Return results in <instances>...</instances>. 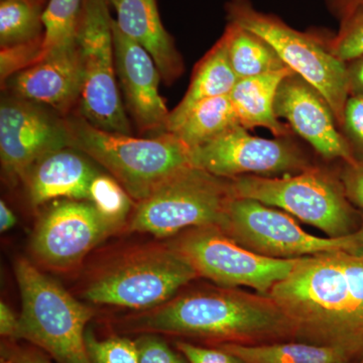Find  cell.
<instances>
[{
    "instance_id": "cell-34",
    "label": "cell",
    "mask_w": 363,
    "mask_h": 363,
    "mask_svg": "<svg viewBox=\"0 0 363 363\" xmlns=\"http://www.w3.org/2000/svg\"><path fill=\"white\" fill-rule=\"evenodd\" d=\"M339 174L348 199L363 213V162H343Z\"/></svg>"
},
{
    "instance_id": "cell-6",
    "label": "cell",
    "mask_w": 363,
    "mask_h": 363,
    "mask_svg": "<svg viewBox=\"0 0 363 363\" xmlns=\"http://www.w3.org/2000/svg\"><path fill=\"white\" fill-rule=\"evenodd\" d=\"M235 197L231 179L190 166L138 202L128 226L159 238H174L194 227L220 228Z\"/></svg>"
},
{
    "instance_id": "cell-2",
    "label": "cell",
    "mask_w": 363,
    "mask_h": 363,
    "mask_svg": "<svg viewBox=\"0 0 363 363\" xmlns=\"http://www.w3.org/2000/svg\"><path fill=\"white\" fill-rule=\"evenodd\" d=\"M128 332L194 339L211 346L295 340V328L269 295L206 286L177 294L123 323Z\"/></svg>"
},
{
    "instance_id": "cell-4",
    "label": "cell",
    "mask_w": 363,
    "mask_h": 363,
    "mask_svg": "<svg viewBox=\"0 0 363 363\" xmlns=\"http://www.w3.org/2000/svg\"><path fill=\"white\" fill-rule=\"evenodd\" d=\"M231 181L236 197L279 208L327 238L348 236L363 225V213L346 196L339 171L314 164L295 175H245Z\"/></svg>"
},
{
    "instance_id": "cell-18",
    "label": "cell",
    "mask_w": 363,
    "mask_h": 363,
    "mask_svg": "<svg viewBox=\"0 0 363 363\" xmlns=\"http://www.w3.org/2000/svg\"><path fill=\"white\" fill-rule=\"evenodd\" d=\"M113 7L119 30L149 52L162 80L173 84L185 69L175 40L162 26L157 0H116Z\"/></svg>"
},
{
    "instance_id": "cell-29",
    "label": "cell",
    "mask_w": 363,
    "mask_h": 363,
    "mask_svg": "<svg viewBox=\"0 0 363 363\" xmlns=\"http://www.w3.org/2000/svg\"><path fill=\"white\" fill-rule=\"evenodd\" d=\"M85 338L92 363H140L135 341L118 336L100 340L91 331Z\"/></svg>"
},
{
    "instance_id": "cell-27",
    "label": "cell",
    "mask_w": 363,
    "mask_h": 363,
    "mask_svg": "<svg viewBox=\"0 0 363 363\" xmlns=\"http://www.w3.org/2000/svg\"><path fill=\"white\" fill-rule=\"evenodd\" d=\"M89 201L102 217L117 229L133 207V198L112 176L97 173L89 189Z\"/></svg>"
},
{
    "instance_id": "cell-31",
    "label": "cell",
    "mask_w": 363,
    "mask_h": 363,
    "mask_svg": "<svg viewBox=\"0 0 363 363\" xmlns=\"http://www.w3.org/2000/svg\"><path fill=\"white\" fill-rule=\"evenodd\" d=\"M340 130L355 161L363 162V98H348Z\"/></svg>"
},
{
    "instance_id": "cell-5",
    "label": "cell",
    "mask_w": 363,
    "mask_h": 363,
    "mask_svg": "<svg viewBox=\"0 0 363 363\" xmlns=\"http://www.w3.org/2000/svg\"><path fill=\"white\" fill-rule=\"evenodd\" d=\"M14 271L21 298L16 339L38 346L58 363H92L85 337L94 311L28 260L18 259Z\"/></svg>"
},
{
    "instance_id": "cell-40",
    "label": "cell",
    "mask_w": 363,
    "mask_h": 363,
    "mask_svg": "<svg viewBox=\"0 0 363 363\" xmlns=\"http://www.w3.org/2000/svg\"><path fill=\"white\" fill-rule=\"evenodd\" d=\"M108 1H109V4H111V6L112 7H113V6H114V2H116V0H108Z\"/></svg>"
},
{
    "instance_id": "cell-41",
    "label": "cell",
    "mask_w": 363,
    "mask_h": 363,
    "mask_svg": "<svg viewBox=\"0 0 363 363\" xmlns=\"http://www.w3.org/2000/svg\"><path fill=\"white\" fill-rule=\"evenodd\" d=\"M357 363H363V357L362 358V359L359 360V362H358Z\"/></svg>"
},
{
    "instance_id": "cell-8",
    "label": "cell",
    "mask_w": 363,
    "mask_h": 363,
    "mask_svg": "<svg viewBox=\"0 0 363 363\" xmlns=\"http://www.w3.org/2000/svg\"><path fill=\"white\" fill-rule=\"evenodd\" d=\"M197 278L194 267L169 245L140 248L95 277L84 297L94 304L147 311L168 302Z\"/></svg>"
},
{
    "instance_id": "cell-1",
    "label": "cell",
    "mask_w": 363,
    "mask_h": 363,
    "mask_svg": "<svg viewBox=\"0 0 363 363\" xmlns=\"http://www.w3.org/2000/svg\"><path fill=\"white\" fill-rule=\"evenodd\" d=\"M269 297L295 328V340L363 357V253L345 250L298 259Z\"/></svg>"
},
{
    "instance_id": "cell-13",
    "label": "cell",
    "mask_w": 363,
    "mask_h": 363,
    "mask_svg": "<svg viewBox=\"0 0 363 363\" xmlns=\"http://www.w3.org/2000/svg\"><path fill=\"white\" fill-rule=\"evenodd\" d=\"M66 147H71L66 117L13 95L2 97L0 160L9 180H23L43 157Z\"/></svg>"
},
{
    "instance_id": "cell-23",
    "label": "cell",
    "mask_w": 363,
    "mask_h": 363,
    "mask_svg": "<svg viewBox=\"0 0 363 363\" xmlns=\"http://www.w3.org/2000/svg\"><path fill=\"white\" fill-rule=\"evenodd\" d=\"M227 55L238 79L255 77L288 68L266 40L235 23H227L222 35Z\"/></svg>"
},
{
    "instance_id": "cell-11",
    "label": "cell",
    "mask_w": 363,
    "mask_h": 363,
    "mask_svg": "<svg viewBox=\"0 0 363 363\" xmlns=\"http://www.w3.org/2000/svg\"><path fill=\"white\" fill-rule=\"evenodd\" d=\"M168 245L188 260L198 276L215 285L248 286L262 295H269L300 259H272L250 252L217 226L187 229Z\"/></svg>"
},
{
    "instance_id": "cell-22",
    "label": "cell",
    "mask_w": 363,
    "mask_h": 363,
    "mask_svg": "<svg viewBox=\"0 0 363 363\" xmlns=\"http://www.w3.org/2000/svg\"><path fill=\"white\" fill-rule=\"evenodd\" d=\"M223 348L245 363H357V358L345 351L329 346L315 345L301 341L240 345L221 344Z\"/></svg>"
},
{
    "instance_id": "cell-10",
    "label": "cell",
    "mask_w": 363,
    "mask_h": 363,
    "mask_svg": "<svg viewBox=\"0 0 363 363\" xmlns=\"http://www.w3.org/2000/svg\"><path fill=\"white\" fill-rule=\"evenodd\" d=\"M220 229L250 252L272 259H302L336 250L363 253V225L343 238H319L306 233L292 215L250 198H234Z\"/></svg>"
},
{
    "instance_id": "cell-25",
    "label": "cell",
    "mask_w": 363,
    "mask_h": 363,
    "mask_svg": "<svg viewBox=\"0 0 363 363\" xmlns=\"http://www.w3.org/2000/svg\"><path fill=\"white\" fill-rule=\"evenodd\" d=\"M45 6L47 0H1L0 48L43 39Z\"/></svg>"
},
{
    "instance_id": "cell-12",
    "label": "cell",
    "mask_w": 363,
    "mask_h": 363,
    "mask_svg": "<svg viewBox=\"0 0 363 363\" xmlns=\"http://www.w3.org/2000/svg\"><path fill=\"white\" fill-rule=\"evenodd\" d=\"M191 159L193 166L226 179L295 175L315 164L292 136L267 140L241 125L191 150Z\"/></svg>"
},
{
    "instance_id": "cell-14",
    "label": "cell",
    "mask_w": 363,
    "mask_h": 363,
    "mask_svg": "<svg viewBox=\"0 0 363 363\" xmlns=\"http://www.w3.org/2000/svg\"><path fill=\"white\" fill-rule=\"evenodd\" d=\"M116 230L87 200H65L40 217L32 250L45 266L69 269Z\"/></svg>"
},
{
    "instance_id": "cell-24",
    "label": "cell",
    "mask_w": 363,
    "mask_h": 363,
    "mask_svg": "<svg viewBox=\"0 0 363 363\" xmlns=\"http://www.w3.org/2000/svg\"><path fill=\"white\" fill-rule=\"evenodd\" d=\"M240 125L229 95L210 98L197 105L174 135L190 150L201 147Z\"/></svg>"
},
{
    "instance_id": "cell-20",
    "label": "cell",
    "mask_w": 363,
    "mask_h": 363,
    "mask_svg": "<svg viewBox=\"0 0 363 363\" xmlns=\"http://www.w3.org/2000/svg\"><path fill=\"white\" fill-rule=\"evenodd\" d=\"M290 68L262 74L255 77L238 79L229 97L247 130L264 128L276 138L292 136L290 125L279 121L274 112V100L281 81L293 73Z\"/></svg>"
},
{
    "instance_id": "cell-7",
    "label": "cell",
    "mask_w": 363,
    "mask_h": 363,
    "mask_svg": "<svg viewBox=\"0 0 363 363\" xmlns=\"http://www.w3.org/2000/svg\"><path fill=\"white\" fill-rule=\"evenodd\" d=\"M227 21L257 33L274 48L291 70L302 76L327 100L340 128L350 98L345 62L332 54L329 38L303 33L286 25L279 16L262 13L250 0H229Z\"/></svg>"
},
{
    "instance_id": "cell-17",
    "label": "cell",
    "mask_w": 363,
    "mask_h": 363,
    "mask_svg": "<svg viewBox=\"0 0 363 363\" xmlns=\"http://www.w3.org/2000/svg\"><path fill=\"white\" fill-rule=\"evenodd\" d=\"M83 84L82 60L76 44L45 55L1 86L14 97L44 105L65 116L80 101Z\"/></svg>"
},
{
    "instance_id": "cell-15",
    "label": "cell",
    "mask_w": 363,
    "mask_h": 363,
    "mask_svg": "<svg viewBox=\"0 0 363 363\" xmlns=\"http://www.w3.org/2000/svg\"><path fill=\"white\" fill-rule=\"evenodd\" d=\"M274 112L279 118L286 119L292 130L325 161L357 162L330 105L311 83L295 72L281 81Z\"/></svg>"
},
{
    "instance_id": "cell-35",
    "label": "cell",
    "mask_w": 363,
    "mask_h": 363,
    "mask_svg": "<svg viewBox=\"0 0 363 363\" xmlns=\"http://www.w3.org/2000/svg\"><path fill=\"white\" fill-rule=\"evenodd\" d=\"M4 358L11 363H52L45 355L33 348L23 347V346L9 345L4 346Z\"/></svg>"
},
{
    "instance_id": "cell-32",
    "label": "cell",
    "mask_w": 363,
    "mask_h": 363,
    "mask_svg": "<svg viewBox=\"0 0 363 363\" xmlns=\"http://www.w3.org/2000/svg\"><path fill=\"white\" fill-rule=\"evenodd\" d=\"M135 343L140 363H189L180 351L169 347L157 334H142Z\"/></svg>"
},
{
    "instance_id": "cell-28",
    "label": "cell",
    "mask_w": 363,
    "mask_h": 363,
    "mask_svg": "<svg viewBox=\"0 0 363 363\" xmlns=\"http://www.w3.org/2000/svg\"><path fill=\"white\" fill-rule=\"evenodd\" d=\"M328 47L332 54L343 62L363 54V0L339 23L338 32L329 38Z\"/></svg>"
},
{
    "instance_id": "cell-37",
    "label": "cell",
    "mask_w": 363,
    "mask_h": 363,
    "mask_svg": "<svg viewBox=\"0 0 363 363\" xmlns=\"http://www.w3.org/2000/svg\"><path fill=\"white\" fill-rule=\"evenodd\" d=\"M18 317L16 316L13 310L6 304L0 303V333L4 337L16 339L18 331Z\"/></svg>"
},
{
    "instance_id": "cell-30",
    "label": "cell",
    "mask_w": 363,
    "mask_h": 363,
    "mask_svg": "<svg viewBox=\"0 0 363 363\" xmlns=\"http://www.w3.org/2000/svg\"><path fill=\"white\" fill-rule=\"evenodd\" d=\"M43 39L0 48V80L1 85L14 74L35 65L42 58Z\"/></svg>"
},
{
    "instance_id": "cell-33",
    "label": "cell",
    "mask_w": 363,
    "mask_h": 363,
    "mask_svg": "<svg viewBox=\"0 0 363 363\" xmlns=\"http://www.w3.org/2000/svg\"><path fill=\"white\" fill-rule=\"evenodd\" d=\"M176 346L189 363H245L240 357L218 346L206 347L183 340L176 342Z\"/></svg>"
},
{
    "instance_id": "cell-16",
    "label": "cell",
    "mask_w": 363,
    "mask_h": 363,
    "mask_svg": "<svg viewBox=\"0 0 363 363\" xmlns=\"http://www.w3.org/2000/svg\"><path fill=\"white\" fill-rule=\"evenodd\" d=\"M117 79L125 109L140 133H167L169 111L160 94L162 77L149 52L112 23Z\"/></svg>"
},
{
    "instance_id": "cell-21",
    "label": "cell",
    "mask_w": 363,
    "mask_h": 363,
    "mask_svg": "<svg viewBox=\"0 0 363 363\" xmlns=\"http://www.w3.org/2000/svg\"><path fill=\"white\" fill-rule=\"evenodd\" d=\"M238 80L221 37L196 65L185 96L176 108L169 111L167 133H175L202 101L230 94Z\"/></svg>"
},
{
    "instance_id": "cell-19",
    "label": "cell",
    "mask_w": 363,
    "mask_h": 363,
    "mask_svg": "<svg viewBox=\"0 0 363 363\" xmlns=\"http://www.w3.org/2000/svg\"><path fill=\"white\" fill-rule=\"evenodd\" d=\"M73 147L43 157L26 174L28 199L38 207L51 200H88L91 182L97 175L91 162Z\"/></svg>"
},
{
    "instance_id": "cell-26",
    "label": "cell",
    "mask_w": 363,
    "mask_h": 363,
    "mask_svg": "<svg viewBox=\"0 0 363 363\" xmlns=\"http://www.w3.org/2000/svg\"><path fill=\"white\" fill-rule=\"evenodd\" d=\"M85 0H49L45 6L42 60L50 52L76 45L79 21Z\"/></svg>"
},
{
    "instance_id": "cell-9",
    "label": "cell",
    "mask_w": 363,
    "mask_h": 363,
    "mask_svg": "<svg viewBox=\"0 0 363 363\" xmlns=\"http://www.w3.org/2000/svg\"><path fill=\"white\" fill-rule=\"evenodd\" d=\"M108 0H85L77 44L84 84L79 114L95 128L131 135L130 118L117 84L113 30Z\"/></svg>"
},
{
    "instance_id": "cell-39",
    "label": "cell",
    "mask_w": 363,
    "mask_h": 363,
    "mask_svg": "<svg viewBox=\"0 0 363 363\" xmlns=\"http://www.w3.org/2000/svg\"><path fill=\"white\" fill-rule=\"evenodd\" d=\"M16 223V215L11 211V208L7 206L6 203L1 200L0 202V230L1 233H6L13 228Z\"/></svg>"
},
{
    "instance_id": "cell-38",
    "label": "cell",
    "mask_w": 363,
    "mask_h": 363,
    "mask_svg": "<svg viewBox=\"0 0 363 363\" xmlns=\"http://www.w3.org/2000/svg\"><path fill=\"white\" fill-rule=\"evenodd\" d=\"M362 0H324L325 6L334 18L341 23Z\"/></svg>"
},
{
    "instance_id": "cell-3",
    "label": "cell",
    "mask_w": 363,
    "mask_h": 363,
    "mask_svg": "<svg viewBox=\"0 0 363 363\" xmlns=\"http://www.w3.org/2000/svg\"><path fill=\"white\" fill-rule=\"evenodd\" d=\"M66 121L71 147L101 164L138 203L182 169L193 166L191 150L174 133L135 138L100 130L80 114Z\"/></svg>"
},
{
    "instance_id": "cell-36",
    "label": "cell",
    "mask_w": 363,
    "mask_h": 363,
    "mask_svg": "<svg viewBox=\"0 0 363 363\" xmlns=\"http://www.w3.org/2000/svg\"><path fill=\"white\" fill-rule=\"evenodd\" d=\"M350 96L363 98V54L345 62Z\"/></svg>"
}]
</instances>
